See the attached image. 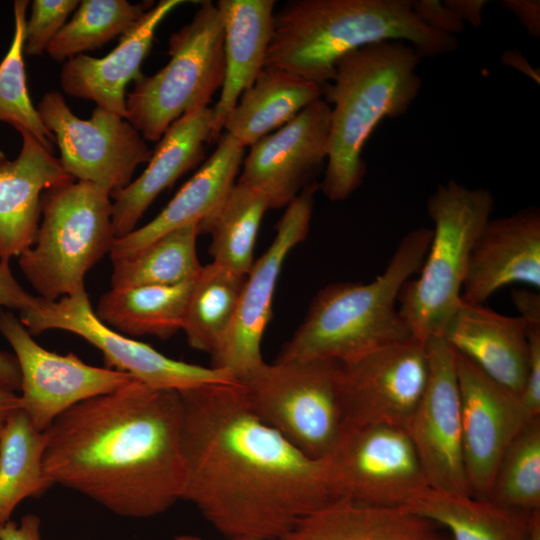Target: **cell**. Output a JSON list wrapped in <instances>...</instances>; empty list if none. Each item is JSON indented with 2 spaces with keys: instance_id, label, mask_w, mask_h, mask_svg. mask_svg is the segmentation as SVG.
<instances>
[{
  "instance_id": "cell-1",
  "label": "cell",
  "mask_w": 540,
  "mask_h": 540,
  "mask_svg": "<svg viewBox=\"0 0 540 540\" xmlns=\"http://www.w3.org/2000/svg\"><path fill=\"white\" fill-rule=\"evenodd\" d=\"M179 392L182 500L225 538L281 540L334 499L325 458L308 456L257 418L238 382Z\"/></svg>"
},
{
  "instance_id": "cell-2",
  "label": "cell",
  "mask_w": 540,
  "mask_h": 540,
  "mask_svg": "<svg viewBox=\"0 0 540 540\" xmlns=\"http://www.w3.org/2000/svg\"><path fill=\"white\" fill-rule=\"evenodd\" d=\"M182 423L179 391L132 380L55 419L44 431L45 474L115 515L155 517L183 497Z\"/></svg>"
},
{
  "instance_id": "cell-3",
  "label": "cell",
  "mask_w": 540,
  "mask_h": 540,
  "mask_svg": "<svg viewBox=\"0 0 540 540\" xmlns=\"http://www.w3.org/2000/svg\"><path fill=\"white\" fill-rule=\"evenodd\" d=\"M383 41L405 42L421 58L450 53L459 45L456 37L424 25L412 0H290L274 12L264 67L323 88L342 56Z\"/></svg>"
},
{
  "instance_id": "cell-4",
  "label": "cell",
  "mask_w": 540,
  "mask_h": 540,
  "mask_svg": "<svg viewBox=\"0 0 540 540\" xmlns=\"http://www.w3.org/2000/svg\"><path fill=\"white\" fill-rule=\"evenodd\" d=\"M421 57L402 41L373 43L342 56L323 86L331 107L328 157L320 189L330 201H343L366 174L362 151L378 124L403 115L422 86Z\"/></svg>"
},
{
  "instance_id": "cell-5",
  "label": "cell",
  "mask_w": 540,
  "mask_h": 540,
  "mask_svg": "<svg viewBox=\"0 0 540 540\" xmlns=\"http://www.w3.org/2000/svg\"><path fill=\"white\" fill-rule=\"evenodd\" d=\"M432 229L416 228L400 240L385 270L373 281L324 287L282 347L277 362H347L412 337L397 302L403 285L418 274Z\"/></svg>"
},
{
  "instance_id": "cell-6",
  "label": "cell",
  "mask_w": 540,
  "mask_h": 540,
  "mask_svg": "<svg viewBox=\"0 0 540 540\" xmlns=\"http://www.w3.org/2000/svg\"><path fill=\"white\" fill-rule=\"evenodd\" d=\"M494 197L485 188L454 180L440 184L427 201L434 227L418 277L401 288L399 313L412 337H441L462 302L461 290L473 245L491 219Z\"/></svg>"
},
{
  "instance_id": "cell-7",
  "label": "cell",
  "mask_w": 540,
  "mask_h": 540,
  "mask_svg": "<svg viewBox=\"0 0 540 540\" xmlns=\"http://www.w3.org/2000/svg\"><path fill=\"white\" fill-rule=\"evenodd\" d=\"M34 244L18 258L26 280L46 300L85 289L86 273L116 240L110 193L88 181L46 189Z\"/></svg>"
},
{
  "instance_id": "cell-8",
  "label": "cell",
  "mask_w": 540,
  "mask_h": 540,
  "mask_svg": "<svg viewBox=\"0 0 540 540\" xmlns=\"http://www.w3.org/2000/svg\"><path fill=\"white\" fill-rule=\"evenodd\" d=\"M169 62L152 75L142 72L126 94V117L145 140L158 142L172 123L208 107L225 75L224 27L212 1L200 2L189 23L172 33Z\"/></svg>"
},
{
  "instance_id": "cell-9",
  "label": "cell",
  "mask_w": 540,
  "mask_h": 540,
  "mask_svg": "<svg viewBox=\"0 0 540 540\" xmlns=\"http://www.w3.org/2000/svg\"><path fill=\"white\" fill-rule=\"evenodd\" d=\"M237 382L251 412L310 457L325 458L345 428L338 361H263Z\"/></svg>"
},
{
  "instance_id": "cell-10",
  "label": "cell",
  "mask_w": 540,
  "mask_h": 540,
  "mask_svg": "<svg viewBox=\"0 0 540 540\" xmlns=\"http://www.w3.org/2000/svg\"><path fill=\"white\" fill-rule=\"evenodd\" d=\"M20 321L32 335L63 330L80 336L103 355L105 367L129 374L155 389L183 391L209 384H234L227 370L170 358L148 344L123 335L102 323L85 289L57 300L37 296L20 312Z\"/></svg>"
},
{
  "instance_id": "cell-11",
  "label": "cell",
  "mask_w": 540,
  "mask_h": 540,
  "mask_svg": "<svg viewBox=\"0 0 540 540\" xmlns=\"http://www.w3.org/2000/svg\"><path fill=\"white\" fill-rule=\"evenodd\" d=\"M325 460L334 499L405 508L430 487L400 427L345 426Z\"/></svg>"
},
{
  "instance_id": "cell-12",
  "label": "cell",
  "mask_w": 540,
  "mask_h": 540,
  "mask_svg": "<svg viewBox=\"0 0 540 540\" xmlns=\"http://www.w3.org/2000/svg\"><path fill=\"white\" fill-rule=\"evenodd\" d=\"M36 108L54 135L63 169L75 180L97 184L111 195L128 186L137 167L151 158L139 131L114 113L96 107L83 120L56 90L46 92Z\"/></svg>"
},
{
  "instance_id": "cell-13",
  "label": "cell",
  "mask_w": 540,
  "mask_h": 540,
  "mask_svg": "<svg viewBox=\"0 0 540 540\" xmlns=\"http://www.w3.org/2000/svg\"><path fill=\"white\" fill-rule=\"evenodd\" d=\"M428 378L425 342L414 337L338 362L345 426L407 429Z\"/></svg>"
},
{
  "instance_id": "cell-14",
  "label": "cell",
  "mask_w": 540,
  "mask_h": 540,
  "mask_svg": "<svg viewBox=\"0 0 540 540\" xmlns=\"http://www.w3.org/2000/svg\"><path fill=\"white\" fill-rule=\"evenodd\" d=\"M0 334L19 365L21 410L41 432L76 404L135 380L121 371L89 365L74 353L43 348L10 311H0Z\"/></svg>"
},
{
  "instance_id": "cell-15",
  "label": "cell",
  "mask_w": 540,
  "mask_h": 540,
  "mask_svg": "<svg viewBox=\"0 0 540 540\" xmlns=\"http://www.w3.org/2000/svg\"><path fill=\"white\" fill-rule=\"evenodd\" d=\"M318 189L320 184L316 181L309 184L286 206L271 245L246 276L232 327L221 347L211 356L212 367L229 371L236 380L264 361L261 342L271 319L279 274L289 252L304 241L309 232Z\"/></svg>"
},
{
  "instance_id": "cell-16",
  "label": "cell",
  "mask_w": 540,
  "mask_h": 540,
  "mask_svg": "<svg viewBox=\"0 0 540 540\" xmlns=\"http://www.w3.org/2000/svg\"><path fill=\"white\" fill-rule=\"evenodd\" d=\"M425 346L427 384L406 431L431 488L471 495L463 461L455 351L442 337L429 338Z\"/></svg>"
},
{
  "instance_id": "cell-17",
  "label": "cell",
  "mask_w": 540,
  "mask_h": 540,
  "mask_svg": "<svg viewBox=\"0 0 540 540\" xmlns=\"http://www.w3.org/2000/svg\"><path fill=\"white\" fill-rule=\"evenodd\" d=\"M455 356L466 478L472 496L489 499L505 452L532 420L519 394L491 379L465 356L456 351Z\"/></svg>"
},
{
  "instance_id": "cell-18",
  "label": "cell",
  "mask_w": 540,
  "mask_h": 540,
  "mask_svg": "<svg viewBox=\"0 0 540 540\" xmlns=\"http://www.w3.org/2000/svg\"><path fill=\"white\" fill-rule=\"evenodd\" d=\"M331 107L317 99L250 146L238 182L264 194L268 209L289 205L326 164Z\"/></svg>"
},
{
  "instance_id": "cell-19",
  "label": "cell",
  "mask_w": 540,
  "mask_h": 540,
  "mask_svg": "<svg viewBox=\"0 0 540 540\" xmlns=\"http://www.w3.org/2000/svg\"><path fill=\"white\" fill-rule=\"evenodd\" d=\"M512 284L540 288V211L534 206L486 223L471 250L461 299L483 304Z\"/></svg>"
},
{
  "instance_id": "cell-20",
  "label": "cell",
  "mask_w": 540,
  "mask_h": 540,
  "mask_svg": "<svg viewBox=\"0 0 540 540\" xmlns=\"http://www.w3.org/2000/svg\"><path fill=\"white\" fill-rule=\"evenodd\" d=\"M184 2L161 0L154 4L106 56L82 54L64 62L59 75L63 92L125 118L127 85L141 73L160 23Z\"/></svg>"
},
{
  "instance_id": "cell-21",
  "label": "cell",
  "mask_w": 540,
  "mask_h": 540,
  "mask_svg": "<svg viewBox=\"0 0 540 540\" xmlns=\"http://www.w3.org/2000/svg\"><path fill=\"white\" fill-rule=\"evenodd\" d=\"M19 133L22 145L17 157L8 160L0 153V259L9 261L35 242L42 193L75 180L31 134Z\"/></svg>"
},
{
  "instance_id": "cell-22",
  "label": "cell",
  "mask_w": 540,
  "mask_h": 540,
  "mask_svg": "<svg viewBox=\"0 0 540 540\" xmlns=\"http://www.w3.org/2000/svg\"><path fill=\"white\" fill-rule=\"evenodd\" d=\"M212 108L186 113L165 131L142 174L124 189L110 195L116 239L133 230L145 211L166 188L196 167L210 143Z\"/></svg>"
},
{
  "instance_id": "cell-23",
  "label": "cell",
  "mask_w": 540,
  "mask_h": 540,
  "mask_svg": "<svg viewBox=\"0 0 540 540\" xmlns=\"http://www.w3.org/2000/svg\"><path fill=\"white\" fill-rule=\"evenodd\" d=\"M491 379L521 395L528 373L527 324L462 300L441 336Z\"/></svg>"
},
{
  "instance_id": "cell-24",
  "label": "cell",
  "mask_w": 540,
  "mask_h": 540,
  "mask_svg": "<svg viewBox=\"0 0 540 540\" xmlns=\"http://www.w3.org/2000/svg\"><path fill=\"white\" fill-rule=\"evenodd\" d=\"M244 150L232 136L222 134L214 153L155 218L114 241L111 260L130 257L176 228L199 223L234 186Z\"/></svg>"
},
{
  "instance_id": "cell-25",
  "label": "cell",
  "mask_w": 540,
  "mask_h": 540,
  "mask_svg": "<svg viewBox=\"0 0 540 540\" xmlns=\"http://www.w3.org/2000/svg\"><path fill=\"white\" fill-rule=\"evenodd\" d=\"M274 0H219L224 27L225 75L212 108L210 142L222 135L225 121L262 71L273 32Z\"/></svg>"
},
{
  "instance_id": "cell-26",
  "label": "cell",
  "mask_w": 540,
  "mask_h": 540,
  "mask_svg": "<svg viewBox=\"0 0 540 540\" xmlns=\"http://www.w3.org/2000/svg\"><path fill=\"white\" fill-rule=\"evenodd\" d=\"M281 540H451L435 522L404 507L336 498L302 519Z\"/></svg>"
},
{
  "instance_id": "cell-27",
  "label": "cell",
  "mask_w": 540,
  "mask_h": 540,
  "mask_svg": "<svg viewBox=\"0 0 540 540\" xmlns=\"http://www.w3.org/2000/svg\"><path fill=\"white\" fill-rule=\"evenodd\" d=\"M322 96L320 85L282 69L264 67L241 94L223 130L243 147L252 146Z\"/></svg>"
},
{
  "instance_id": "cell-28",
  "label": "cell",
  "mask_w": 540,
  "mask_h": 540,
  "mask_svg": "<svg viewBox=\"0 0 540 540\" xmlns=\"http://www.w3.org/2000/svg\"><path fill=\"white\" fill-rule=\"evenodd\" d=\"M406 509L439 526L451 540H529L532 513L491 499L429 487Z\"/></svg>"
},
{
  "instance_id": "cell-29",
  "label": "cell",
  "mask_w": 540,
  "mask_h": 540,
  "mask_svg": "<svg viewBox=\"0 0 540 540\" xmlns=\"http://www.w3.org/2000/svg\"><path fill=\"white\" fill-rule=\"evenodd\" d=\"M194 280L168 286L111 288L100 297L94 311L102 323L123 335L165 340L183 329Z\"/></svg>"
},
{
  "instance_id": "cell-30",
  "label": "cell",
  "mask_w": 540,
  "mask_h": 540,
  "mask_svg": "<svg viewBox=\"0 0 540 540\" xmlns=\"http://www.w3.org/2000/svg\"><path fill=\"white\" fill-rule=\"evenodd\" d=\"M246 276L213 261L202 266L182 329L192 348L210 356L218 351L234 322Z\"/></svg>"
},
{
  "instance_id": "cell-31",
  "label": "cell",
  "mask_w": 540,
  "mask_h": 540,
  "mask_svg": "<svg viewBox=\"0 0 540 540\" xmlns=\"http://www.w3.org/2000/svg\"><path fill=\"white\" fill-rule=\"evenodd\" d=\"M268 203L264 194L237 182L224 199L199 223V234L211 235L213 262L247 275Z\"/></svg>"
},
{
  "instance_id": "cell-32",
  "label": "cell",
  "mask_w": 540,
  "mask_h": 540,
  "mask_svg": "<svg viewBox=\"0 0 540 540\" xmlns=\"http://www.w3.org/2000/svg\"><path fill=\"white\" fill-rule=\"evenodd\" d=\"M44 432L37 430L20 409L0 432V526L12 520L26 498L44 494L54 484L43 466Z\"/></svg>"
},
{
  "instance_id": "cell-33",
  "label": "cell",
  "mask_w": 540,
  "mask_h": 540,
  "mask_svg": "<svg viewBox=\"0 0 540 540\" xmlns=\"http://www.w3.org/2000/svg\"><path fill=\"white\" fill-rule=\"evenodd\" d=\"M198 235V223H189L130 257L113 260L111 288L168 286L194 280L202 268L196 249Z\"/></svg>"
},
{
  "instance_id": "cell-34",
  "label": "cell",
  "mask_w": 540,
  "mask_h": 540,
  "mask_svg": "<svg viewBox=\"0 0 540 540\" xmlns=\"http://www.w3.org/2000/svg\"><path fill=\"white\" fill-rule=\"evenodd\" d=\"M146 3L82 0L70 20L49 44L46 53L56 62H66L96 50L128 33L154 5Z\"/></svg>"
},
{
  "instance_id": "cell-35",
  "label": "cell",
  "mask_w": 540,
  "mask_h": 540,
  "mask_svg": "<svg viewBox=\"0 0 540 540\" xmlns=\"http://www.w3.org/2000/svg\"><path fill=\"white\" fill-rule=\"evenodd\" d=\"M28 4L27 0L13 2V38L0 62V122L13 126L18 132L31 134L54 153V135L42 122L27 88L23 46Z\"/></svg>"
},
{
  "instance_id": "cell-36",
  "label": "cell",
  "mask_w": 540,
  "mask_h": 540,
  "mask_svg": "<svg viewBox=\"0 0 540 540\" xmlns=\"http://www.w3.org/2000/svg\"><path fill=\"white\" fill-rule=\"evenodd\" d=\"M489 499L521 512L540 511V418L530 421L508 447Z\"/></svg>"
},
{
  "instance_id": "cell-37",
  "label": "cell",
  "mask_w": 540,
  "mask_h": 540,
  "mask_svg": "<svg viewBox=\"0 0 540 540\" xmlns=\"http://www.w3.org/2000/svg\"><path fill=\"white\" fill-rule=\"evenodd\" d=\"M78 0H34L30 17L26 18L24 55L40 56L67 23L79 5Z\"/></svg>"
},
{
  "instance_id": "cell-38",
  "label": "cell",
  "mask_w": 540,
  "mask_h": 540,
  "mask_svg": "<svg viewBox=\"0 0 540 540\" xmlns=\"http://www.w3.org/2000/svg\"><path fill=\"white\" fill-rule=\"evenodd\" d=\"M525 322L529 342V364L520 398L528 418L534 420L540 418V320Z\"/></svg>"
},
{
  "instance_id": "cell-39",
  "label": "cell",
  "mask_w": 540,
  "mask_h": 540,
  "mask_svg": "<svg viewBox=\"0 0 540 540\" xmlns=\"http://www.w3.org/2000/svg\"><path fill=\"white\" fill-rule=\"evenodd\" d=\"M412 9L424 25L436 32L456 37L464 30V23L439 0H413Z\"/></svg>"
},
{
  "instance_id": "cell-40",
  "label": "cell",
  "mask_w": 540,
  "mask_h": 540,
  "mask_svg": "<svg viewBox=\"0 0 540 540\" xmlns=\"http://www.w3.org/2000/svg\"><path fill=\"white\" fill-rule=\"evenodd\" d=\"M37 296L28 293L16 280L9 260L0 261V311L2 308L23 311L32 307Z\"/></svg>"
},
{
  "instance_id": "cell-41",
  "label": "cell",
  "mask_w": 540,
  "mask_h": 540,
  "mask_svg": "<svg viewBox=\"0 0 540 540\" xmlns=\"http://www.w3.org/2000/svg\"><path fill=\"white\" fill-rule=\"evenodd\" d=\"M500 5L518 19L529 35L540 36L539 0H503Z\"/></svg>"
},
{
  "instance_id": "cell-42",
  "label": "cell",
  "mask_w": 540,
  "mask_h": 540,
  "mask_svg": "<svg viewBox=\"0 0 540 540\" xmlns=\"http://www.w3.org/2000/svg\"><path fill=\"white\" fill-rule=\"evenodd\" d=\"M41 520L35 514L22 517L18 525L13 520L0 526V540H44L40 531Z\"/></svg>"
},
{
  "instance_id": "cell-43",
  "label": "cell",
  "mask_w": 540,
  "mask_h": 540,
  "mask_svg": "<svg viewBox=\"0 0 540 540\" xmlns=\"http://www.w3.org/2000/svg\"><path fill=\"white\" fill-rule=\"evenodd\" d=\"M444 5L453 11L459 19L475 28L482 25L483 11L488 4L486 0H445Z\"/></svg>"
},
{
  "instance_id": "cell-44",
  "label": "cell",
  "mask_w": 540,
  "mask_h": 540,
  "mask_svg": "<svg viewBox=\"0 0 540 540\" xmlns=\"http://www.w3.org/2000/svg\"><path fill=\"white\" fill-rule=\"evenodd\" d=\"M20 370L14 354L0 351V386L13 392L20 390Z\"/></svg>"
},
{
  "instance_id": "cell-45",
  "label": "cell",
  "mask_w": 540,
  "mask_h": 540,
  "mask_svg": "<svg viewBox=\"0 0 540 540\" xmlns=\"http://www.w3.org/2000/svg\"><path fill=\"white\" fill-rule=\"evenodd\" d=\"M501 61L504 64L524 73L525 75H527L528 77H530L532 80H534L535 82L539 84L540 82L539 70L535 69L519 51L517 50L505 51L501 55Z\"/></svg>"
},
{
  "instance_id": "cell-46",
  "label": "cell",
  "mask_w": 540,
  "mask_h": 540,
  "mask_svg": "<svg viewBox=\"0 0 540 540\" xmlns=\"http://www.w3.org/2000/svg\"><path fill=\"white\" fill-rule=\"evenodd\" d=\"M20 409V396L0 386V432L10 416Z\"/></svg>"
},
{
  "instance_id": "cell-47",
  "label": "cell",
  "mask_w": 540,
  "mask_h": 540,
  "mask_svg": "<svg viewBox=\"0 0 540 540\" xmlns=\"http://www.w3.org/2000/svg\"><path fill=\"white\" fill-rule=\"evenodd\" d=\"M529 540H540V511H535L531 515Z\"/></svg>"
},
{
  "instance_id": "cell-48",
  "label": "cell",
  "mask_w": 540,
  "mask_h": 540,
  "mask_svg": "<svg viewBox=\"0 0 540 540\" xmlns=\"http://www.w3.org/2000/svg\"><path fill=\"white\" fill-rule=\"evenodd\" d=\"M174 540H209L202 538L200 536L191 535V534H181L174 538ZM225 540H256V539H250V538H225Z\"/></svg>"
},
{
  "instance_id": "cell-49",
  "label": "cell",
  "mask_w": 540,
  "mask_h": 540,
  "mask_svg": "<svg viewBox=\"0 0 540 540\" xmlns=\"http://www.w3.org/2000/svg\"><path fill=\"white\" fill-rule=\"evenodd\" d=\"M0 261H1V259H0Z\"/></svg>"
}]
</instances>
